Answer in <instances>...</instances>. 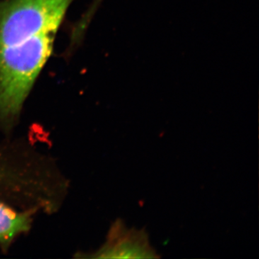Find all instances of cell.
<instances>
[{
    "instance_id": "obj_1",
    "label": "cell",
    "mask_w": 259,
    "mask_h": 259,
    "mask_svg": "<svg viewBox=\"0 0 259 259\" xmlns=\"http://www.w3.org/2000/svg\"><path fill=\"white\" fill-rule=\"evenodd\" d=\"M93 258H157L144 230L128 228L121 220L112 225L106 243L97 250Z\"/></svg>"
},
{
    "instance_id": "obj_2",
    "label": "cell",
    "mask_w": 259,
    "mask_h": 259,
    "mask_svg": "<svg viewBox=\"0 0 259 259\" xmlns=\"http://www.w3.org/2000/svg\"><path fill=\"white\" fill-rule=\"evenodd\" d=\"M32 213L20 212L0 200V248L6 250L13 242L31 228Z\"/></svg>"
},
{
    "instance_id": "obj_3",
    "label": "cell",
    "mask_w": 259,
    "mask_h": 259,
    "mask_svg": "<svg viewBox=\"0 0 259 259\" xmlns=\"http://www.w3.org/2000/svg\"><path fill=\"white\" fill-rule=\"evenodd\" d=\"M102 0H94L93 5L90 7L88 11L92 14H95L96 13L97 10L98 9V7L101 4Z\"/></svg>"
}]
</instances>
